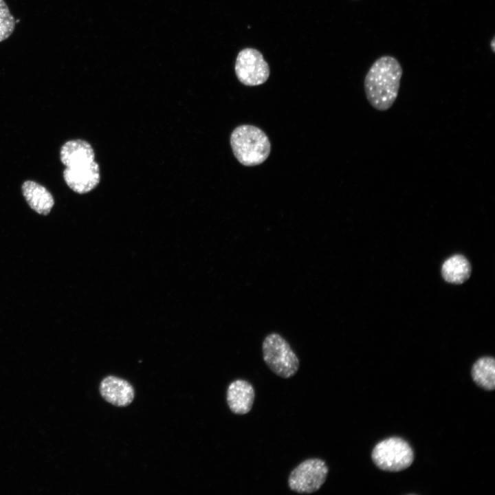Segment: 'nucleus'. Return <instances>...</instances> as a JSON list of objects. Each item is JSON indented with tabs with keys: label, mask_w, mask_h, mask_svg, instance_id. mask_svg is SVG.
Masks as SVG:
<instances>
[{
	"label": "nucleus",
	"mask_w": 495,
	"mask_h": 495,
	"mask_svg": "<svg viewBox=\"0 0 495 495\" xmlns=\"http://www.w3.org/2000/svg\"><path fill=\"white\" fill-rule=\"evenodd\" d=\"M371 457L380 470L399 472L412 463L414 452L406 441L400 437H392L379 442L374 447Z\"/></svg>",
	"instance_id": "obj_4"
},
{
	"label": "nucleus",
	"mask_w": 495,
	"mask_h": 495,
	"mask_svg": "<svg viewBox=\"0 0 495 495\" xmlns=\"http://www.w3.org/2000/svg\"><path fill=\"white\" fill-rule=\"evenodd\" d=\"M255 391L248 381L237 379L232 382L226 392V401L232 412L236 415L248 413L253 406Z\"/></svg>",
	"instance_id": "obj_9"
},
{
	"label": "nucleus",
	"mask_w": 495,
	"mask_h": 495,
	"mask_svg": "<svg viewBox=\"0 0 495 495\" xmlns=\"http://www.w3.org/2000/svg\"><path fill=\"white\" fill-rule=\"evenodd\" d=\"M399 61L390 56L377 59L366 73L364 87L366 99L376 110L384 111L396 100L402 76Z\"/></svg>",
	"instance_id": "obj_1"
},
{
	"label": "nucleus",
	"mask_w": 495,
	"mask_h": 495,
	"mask_svg": "<svg viewBox=\"0 0 495 495\" xmlns=\"http://www.w3.org/2000/svg\"><path fill=\"white\" fill-rule=\"evenodd\" d=\"M474 382L486 390L495 388V360L492 357H482L473 364L471 371Z\"/></svg>",
	"instance_id": "obj_13"
},
{
	"label": "nucleus",
	"mask_w": 495,
	"mask_h": 495,
	"mask_svg": "<svg viewBox=\"0 0 495 495\" xmlns=\"http://www.w3.org/2000/svg\"><path fill=\"white\" fill-rule=\"evenodd\" d=\"M230 145L236 160L245 166L262 164L271 151L270 142L265 132L250 124H242L233 130Z\"/></svg>",
	"instance_id": "obj_2"
},
{
	"label": "nucleus",
	"mask_w": 495,
	"mask_h": 495,
	"mask_svg": "<svg viewBox=\"0 0 495 495\" xmlns=\"http://www.w3.org/2000/svg\"><path fill=\"white\" fill-rule=\"evenodd\" d=\"M63 178L67 185L75 192H89L99 184V166L95 160L76 164L65 168Z\"/></svg>",
	"instance_id": "obj_7"
},
{
	"label": "nucleus",
	"mask_w": 495,
	"mask_h": 495,
	"mask_svg": "<svg viewBox=\"0 0 495 495\" xmlns=\"http://www.w3.org/2000/svg\"><path fill=\"white\" fill-rule=\"evenodd\" d=\"M235 73L238 80L247 86L263 84L270 76V67L262 54L254 48L241 50L235 62Z\"/></svg>",
	"instance_id": "obj_6"
},
{
	"label": "nucleus",
	"mask_w": 495,
	"mask_h": 495,
	"mask_svg": "<svg viewBox=\"0 0 495 495\" xmlns=\"http://www.w3.org/2000/svg\"><path fill=\"white\" fill-rule=\"evenodd\" d=\"M99 390L107 402L120 407L129 405L135 397L133 386L128 381L113 375L105 377L100 384Z\"/></svg>",
	"instance_id": "obj_8"
},
{
	"label": "nucleus",
	"mask_w": 495,
	"mask_h": 495,
	"mask_svg": "<svg viewBox=\"0 0 495 495\" xmlns=\"http://www.w3.org/2000/svg\"><path fill=\"white\" fill-rule=\"evenodd\" d=\"M21 188L23 197L32 210L41 214L50 213L54 200L45 187L34 181L28 180L24 182Z\"/></svg>",
	"instance_id": "obj_10"
},
{
	"label": "nucleus",
	"mask_w": 495,
	"mask_h": 495,
	"mask_svg": "<svg viewBox=\"0 0 495 495\" xmlns=\"http://www.w3.org/2000/svg\"><path fill=\"white\" fill-rule=\"evenodd\" d=\"M60 161L65 167L74 164L94 161V151L91 144L85 140L77 139L66 142L60 152Z\"/></svg>",
	"instance_id": "obj_11"
},
{
	"label": "nucleus",
	"mask_w": 495,
	"mask_h": 495,
	"mask_svg": "<svg viewBox=\"0 0 495 495\" xmlns=\"http://www.w3.org/2000/svg\"><path fill=\"white\" fill-rule=\"evenodd\" d=\"M263 358L269 368L276 375L287 379L298 371L299 359L287 341L280 335H267L262 344Z\"/></svg>",
	"instance_id": "obj_3"
},
{
	"label": "nucleus",
	"mask_w": 495,
	"mask_h": 495,
	"mask_svg": "<svg viewBox=\"0 0 495 495\" xmlns=\"http://www.w3.org/2000/svg\"><path fill=\"white\" fill-rule=\"evenodd\" d=\"M490 46H491L492 52H495V47H494L495 46V38L494 37H493L492 40L491 41Z\"/></svg>",
	"instance_id": "obj_15"
},
{
	"label": "nucleus",
	"mask_w": 495,
	"mask_h": 495,
	"mask_svg": "<svg viewBox=\"0 0 495 495\" xmlns=\"http://www.w3.org/2000/svg\"><path fill=\"white\" fill-rule=\"evenodd\" d=\"M443 279L450 283L461 284L471 274V265L468 260L461 254H455L444 261L441 267Z\"/></svg>",
	"instance_id": "obj_12"
},
{
	"label": "nucleus",
	"mask_w": 495,
	"mask_h": 495,
	"mask_svg": "<svg viewBox=\"0 0 495 495\" xmlns=\"http://www.w3.org/2000/svg\"><path fill=\"white\" fill-rule=\"evenodd\" d=\"M329 468L318 458L306 459L289 474L288 486L299 494H311L318 491L327 480Z\"/></svg>",
	"instance_id": "obj_5"
},
{
	"label": "nucleus",
	"mask_w": 495,
	"mask_h": 495,
	"mask_svg": "<svg viewBox=\"0 0 495 495\" xmlns=\"http://www.w3.org/2000/svg\"><path fill=\"white\" fill-rule=\"evenodd\" d=\"M19 21H20V20H19V19H17V20L16 21V23H19Z\"/></svg>",
	"instance_id": "obj_16"
},
{
	"label": "nucleus",
	"mask_w": 495,
	"mask_h": 495,
	"mask_svg": "<svg viewBox=\"0 0 495 495\" xmlns=\"http://www.w3.org/2000/svg\"><path fill=\"white\" fill-rule=\"evenodd\" d=\"M16 21L4 1L0 0V42L8 38L13 33Z\"/></svg>",
	"instance_id": "obj_14"
}]
</instances>
